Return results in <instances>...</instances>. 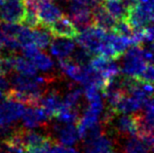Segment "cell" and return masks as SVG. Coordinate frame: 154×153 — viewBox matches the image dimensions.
<instances>
[{
	"label": "cell",
	"instance_id": "obj_1",
	"mask_svg": "<svg viewBox=\"0 0 154 153\" xmlns=\"http://www.w3.org/2000/svg\"><path fill=\"white\" fill-rule=\"evenodd\" d=\"M68 18L71 20L79 31L93 25L92 9L83 3L72 0V2L68 5Z\"/></svg>",
	"mask_w": 154,
	"mask_h": 153
},
{
	"label": "cell",
	"instance_id": "obj_2",
	"mask_svg": "<svg viewBox=\"0 0 154 153\" xmlns=\"http://www.w3.org/2000/svg\"><path fill=\"white\" fill-rule=\"evenodd\" d=\"M46 29L51 33L53 37L75 39L79 33L75 25L67 16H62L55 22L50 23Z\"/></svg>",
	"mask_w": 154,
	"mask_h": 153
},
{
	"label": "cell",
	"instance_id": "obj_3",
	"mask_svg": "<svg viewBox=\"0 0 154 153\" xmlns=\"http://www.w3.org/2000/svg\"><path fill=\"white\" fill-rule=\"evenodd\" d=\"M23 0L7 1L0 6V22L21 23L26 14Z\"/></svg>",
	"mask_w": 154,
	"mask_h": 153
},
{
	"label": "cell",
	"instance_id": "obj_4",
	"mask_svg": "<svg viewBox=\"0 0 154 153\" xmlns=\"http://www.w3.org/2000/svg\"><path fill=\"white\" fill-rule=\"evenodd\" d=\"M36 11L40 25L44 29L63 16L62 10L55 3H53V0H39Z\"/></svg>",
	"mask_w": 154,
	"mask_h": 153
},
{
	"label": "cell",
	"instance_id": "obj_5",
	"mask_svg": "<svg viewBox=\"0 0 154 153\" xmlns=\"http://www.w3.org/2000/svg\"><path fill=\"white\" fill-rule=\"evenodd\" d=\"M25 108V106L21 103L5 99L0 103V113H1L4 122L7 125H11L22 117Z\"/></svg>",
	"mask_w": 154,
	"mask_h": 153
},
{
	"label": "cell",
	"instance_id": "obj_6",
	"mask_svg": "<svg viewBox=\"0 0 154 153\" xmlns=\"http://www.w3.org/2000/svg\"><path fill=\"white\" fill-rule=\"evenodd\" d=\"M40 106L45 109L50 118H56L63 108V100L60 99V93L57 90L46 91L41 99Z\"/></svg>",
	"mask_w": 154,
	"mask_h": 153
},
{
	"label": "cell",
	"instance_id": "obj_7",
	"mask_svg": "<svg viewBox=\"0 0 154 153\" xmlns=\"http://www.w3.org/2000/svg\"><path fill=\"white\" fill-rule=\"evenodd\" d=\"M92 20L93 25L102 27L106 31H111L116 22V20L106 11L102 2L92 8Z\"/></svg>",
	"mask_w": 154,
	"mask_h": 153
},
{
	"label": "cell",
	"instance_id": "obj_8",
	"mask_svg": "<svg viewBox=\"0 0 154 153\" xmlns=\"http://www.w3.org/2000/svg\"><path fill=\"white\" fill-rule=\"evenodd\" d=\"M115 131L120 136H137V112L133 114L121 115L117 118Z\"/></svg>",
	"mask_w": 154,
	"mask_h": 153
},
{
	"label": "cell",
	"instance_id": "obj_9",
	"mask_svg": "<svg viewBox=\"0 0 154 153\" xmlns=\"http://www.w3.org/2000/svg\"><path fill=\"white\" fill-rule=\"evenodd\" d=\"M35 76V75H34ZM34 76H27L21 73L13 72L10 74V84L13 86V89L22 92H32L42 88L43 85H40L36 82Z\"/></svg>",
	"mask_w": 154,
	"mask_h": 153
},
{
	"label": "cell",
	"instance_id": "obj_10",
	"mask_svg": "<svg viewBox=\"0 0 154 153\" xmlns=\"http://www.w3.org/2000/svg\"><path fill=\"white\" fill-rule=\"evenodd\" d=\"M56 39L51 40L50 45V52L54 57L58 59L69 57L72 52L74 51L75 44L66 39H59L58 37H55Z\"/></svg>",
	"mask_w": 154,
	"mask_h": 153
},
{
	"label": "cell",
	"instance_id": "obj_11",
	"mask_svg": "<svg viewBox=\"0 0 154 153\" xmlns=\"http://www.w3.org/2000/svg\"><path fill=\"white\" fill-rule=\"evenodd\" d=\"M103 39L110 43V45L112 46V48L114 49V51L119 57H122L125 52L127 51L129 46H132V42L130 37L118 35L112 31H107Z\"/></svg>",
	"mask_w": 154,
	"mask_h": 153
},
{
	"label": "cell",
	"instance_id": "obj_12",
	"mask_svg": "<svg viewBox=\"0 0 154 153\" xmlns=\"http://www.w3.org/2000/svg\"><path fill=\"white\" fill-rule=\"evenodd\" d=\"M56 130L59 133L60 142L66 146H70L78 140V133L75 124H66L64 127L56 126Z\"/></svg>",
	"mask_w": 154,
	"mask_h": 153
},
{
	"label": "cell",
	"instance_id": "obj_13",
	"mask_svg": "<svg viewBox=\"0 0 154 153\" xmlns=\"http://www.w3.org/2000/svg\"><path fill=\"white\" fill-rule=\"evenodd\" d=\"M153 148L140 136H131L124 146L123 153H149Z\"/></svg>",
	"mask_w": 154,
	"mask_h": 153
},
{
	"label": "cell",
	"instance_id": "obj_14",
	"mask_svg": "<svg viewBox=\"0 0 154 153\" xmlns=\"http://www.w3.org/2000/svg\"><path fill=\"white\" fill-rule=\"evenodd\" d=\"M103 5L106 11L115 20L125 19L127 14V7L121 0H103Z\"/></svg>",
	"mask_w": 154,
	"mask_h": 153
},
{
	"label": "cell",
	"instance_id": "obj_15",
	"mask_svg": "<svg viewBox=\"0 0 154 153\" xmlns=\"http://www.w3.org/2000/svg\"><path fill=\"white\" fill-rule=\"evenodd\" d=\"M15 71H18L19 73L27 75V76H34L37 73V68L33 64L30 60L25 57H20L16 56L15 58Z\"/></svg>",
	"mask_w": 154,
	"mask_h": 153
},
{
	"label": "cell",
	"instance_id": "obj_16",
	"mask_svg": "<svg viewBox=\"0 0 154 153\" xmlns=\"http://www.w3.org/2000/svg\"><path fill=\"white\" fill-rule=\"evenodd\" d=\"M33 36V44L39 50H45L50 45L53 36L51 33L44 27H37L32 30Z\"/></svg>",
	"mask_w": 154,
	"mask_h": 153
},
{
	"label": "cell",
	"instance_id": "obj_17",
	"mask_svg": "<svg viewBox=\"0 0 154 153\" xmlns=\"http://www.w3.org/2000/svg\"><path fill=\"white\" fill-rule=\"evenodd\" d=\"M84 95V91L80 88H73L68 94L66 96V98L63 100V106L68 108H75L78 109V106L80 103L81 98Z\"/></svg>",
	"mask_w": 154,
	"mask_h": 153
},
{
	"label": "cell",
	"instance_id": "obj_18",
	"mask_svg": "<svg viewBox=\"0 0 154 153\" xmlns=\"http://www.w3.org/2000/svg\"><path fill=\"white\" fill-rule=\"evenodd\" d=\"M23 117V127L26 129H34L37 127H41L42 125L39 122L37 116L35 114L34 107L33 106H28L25 108V111L22 115Z\"/></svg>",
	"mask_w": 154,
	"mask_h": 153
},
{
	"label": "cell",
	"instance_id": "obj_19",
	"mask_svg": "<svg viewBox=\"0 0 154 153\" xmlns=\"http://www.w3.org/2000/svg\"><path fill=\"white\" fill-rule=\"evenodd\" d=\"M30 61L33 63V64L36 66V68L42 70V71H51L54 67V63L51 60V58L46 54H43L41 52L34 56Z\"/></svg>",
	"mask_w": 154,
	"mask_h": 153
},
{
	"label": "cell",
	"instance_id": "obj_20",
	"mask_svg": "<svg viewBox=\"0 0 154 153\" xmlns=\"http://www.w3.org/2000/svg\"><path fill=\"white\" fill-rule=\"evenodd\" d=\"M26 14L23 17V21L21 22V25L23 26L28 27L30 29H35L37 27H41L40 25V21L37 16V11L35 9H31V8L26 7Z\"/></svg>",
	"mask_w": 154,
	"mask_h": 153
},
{
	"label": "cell",
	"instance_id": "obj_21",
	"mask_svg": "<svg viewBox=\"0 0 154 153\" xmlns=\"http://www.w3.org/2000/svg\"><path fill=\"white\" fill-rule=\"evenodd\" d=\"M69 58L77 64L83 66H86V64L90 63L92 55L89 53L87 50L83 49V48H80V49L72 52L71 55L69 56Z\"/></svg>",
	"mask_w": 154,
	"mask_h": 153
},
{
	"label": "cell",
	"instance_id": "obj_22",
	"mask_svg": "<svg viewBox=\"0 0 154 153\" xmlns=\"http://www.w3.org/2000/svg\"><path fill=\"white\" fill-rule=\"evenodd\" d=\"M133 29H134L126 22V20L121 19V20H116L111 31L118 35L131 37V35L133 34Z\"/></svg>",
	"mask_w": 154,
	"mask_h": 153
},
{
	"label": "cell",
	"instance_id": "obj_23",
	"mask_svg": "<svg viewBox=\"0 0 154 153\" xmlns=\"http://www.w3.org/2000/svg\"><path fill=\"white\" fill-rule=\"evenodd\" d=\"M17 40L19 43L21 44V46H27L33 44V36H32V30L30 29L26 26H22L21 30L19 31V33L17 35Z\"/></svg>",
	"mask_w": 154,
	"mask_h": 153
},
{
	"label": "cell",
	"instance_id": "obj_24",
	"mask_svg": "<svg viewBox=\"0 0 154 153\" xmlns=\"http://www.w3.org/2000/svg\"><path fill=\"white\" fill-rule=\"evenodd\" d=\"M140 81L143 83H149L152 84L154 80V69H153V64L152 63H149L146 64V66L140 73V75L137 78Z\"/></svg>",
	"mask_w": 154,
	"mask_h": 153
},
{
	"label": "cell",
	"instance_id": "obj_25",
	"mask_svg": "<svg viewBox=\"0 0 154 153\" xmlns=\"http://www.w3.org/2000/svg\"><path fill=\"white\" fill-rule=\"evenodd\" d=\"M39 52H40V50L34 45V44L23 47V54L25 55V57L28 60H31L34 56L37 55Z\"/></svg>",
	"mask_w": 154,
	"mask_h": 153
},
{
	"label": "cell",
	"instance_id": "obj_26",
	"mask_svg": "<svg viewBox=\"0 0 154 153\" xmlns=\"http://www.w3.org/2000/svg\"><path fill=\"white\" fill-rule=\"evenodd\" d=\"M10 129V125H7L1 116V113H0V136H6V134L8 133Z\"/></svg>",
	"mask_w": 154,
	"mask_h": 153
},
{
	"label": "cell",
	"instance_id": "obj_27",
	"mask_svg": "<svg viewBox=\"0 0 154 153\" xmlns=\"http://www.w3.org/2000/svg\"><path fill=\"white\" fill-rule=\"evenodd\" d=\"M10 89V83L9 81L5 78V76L0 75V90L5 93Z\"/></svg>",
	"mask_w": 154,
	"mask_h": 153
},
{
	"label": "cell",
	"instance_id": "obj_28",
	"mask_svg": "<svg viewBox=\"0 0 154 153\" xmlns=\"http://www.w3.org/2000/svg\"><path fill=\"white\" fill-rule=\"evenodd\" d=\"M5 99H6V98H5V93L0 90V103H1L3 100H5Z\"/></svg>",
	"mask_w": 154,
	"mask_h": 153
},
{
	"label": "cell",
	"instance_id": "obj_29",
	"mask_svg": "<svg viewBox=\"0 0 154 153\" xmlns=\"http://www.w3.org/2000/svg\"><path fill=\"white\" fill-rule=\"evenodd\" d=\"M92 1L94 2L95 4H99V3H100V2H102L103 0H92Z\"/></svg>",
	"mask_w": 154,
	"mask_h": 153
},
{
	"label": "cell",
	"instance_id": "obj_30",
	"mask_svg": "<svg viewBox=\"0 0 154 153\" xmlns=\"http://www.w3.org/2000/svg\"><path fill=\"white\" fill-rule=\"evenodd\" d=\"M2 53H3V47L1 45V43H0V56L2 55Z\"/></svg>",
	"mask_w": 154,
	"mask_h": 153
},
{
	"label": "cell",
	"instance_id": "obj_31",
	"mask_svg": "<svg viewBox=\"0 0 154 153\" xmlns=\"http://www.w3.org/2000/svg\"><path fill=\"white\" fill-rule=\"evenodd\" d=\"M4 3H5V0H0V6L3 5Z\"/></svg>",
	"mask_w": 154,
	"mask_h": 153
},
{
	"label": "cell",
	"instance_id": "obj_32",
	"mask_svg": "<svg viewBox=\"0 0 154 153\" xmlns=\"http://www.w3.org/2000/svg\"><path fill=\"white\" fill-rule=\"evenodd\" d=\"M25 1H38V0H25Z\"/></svg>",
	"mask_w": 154,
	"mask_h": 153
},
{
	"label": "cell",
	"instance_id": "obj_33",
	"mask_svg": "<svg viewBox=\"0 0 154 153\" xmlns=\"http://www.w3.org/2000/svg\"><path fill=\"white\" fill-rule=\"evenodd\" d=\"M5 1H16V0H5Z\"/></svg>",
	"mask_w": 154,
	"mask_h": 153
},
{
	"label": "cell",
	"instance_id": "obj_34",
	"mask_svg": "<svg viewBox=\"0 0 154 153\" xmlns=\"http://www.w3.org/2000/svg\"><path fill=\"white\" fill-rule=\"evenodd\" d=\"M134 1H135V2H139L140 0H134Z\"/></svg>",
	"mask_w": 154,
	"mask_h": 153
}]
</instances>
